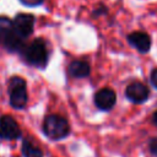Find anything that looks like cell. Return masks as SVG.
<instances>
[{"label":"cell","mask_w":157,"mask_h":157,"mask_svg":"<svg viewBox=\"0 0 157 157\" xmlns=\"http://www.w3.org/2000/svg\"><path fill=\"white\" fill-rule=\"evenodd\" d=\"M21 55L28 65H32L38 69H44L49 60V50L47 42L43 38L33 39L28 45L23 47Z\"/></svg>","instance_id":"1"},{"label":"cell","mask_w":157,"mask_h":157,"mask_svg":"<svg viewBox=\"0 0 157 157\" xmlns=\"http://www.w3.org/2000/svg\"><path fill=\"white\" fill-rule=\"evenodd\" d=\"M0 45L11 53H21L25 47L23 39L13 29L12 20L6 16H0Z\"/></svg>","instance_id":"2"},{"label":"cell","mask_w":157,"mask_h":157,"mask_svg":"<svg viewBox=\"0 0 157 157\" xmlns=\"http://www.w3.org/2000/svg\"><path fill=\"white\" fill-rule=\"evenodd\" d=\"M43 132L52 140H61L69 135L70 125L61 115L50 114L43 121Z\"/></svg>","instance_id":"3"},{"label":"cell","mask_w":157,"mask_h":157,"mask_svg":"<svg viewBox=\"0 0 157 157\" xmlns=\"http://www.w3.org/2000/svg\"><path fill=\"white\" fill-rule=\"evenodd\" d=\"M9 97L10 104L15 109H22L28 101L26 81L21 76H12L9 81Z\"/></svg>","instance_id":"4"},{"label":"cell","mask_w":157,"mask_h":157,"mask_svg":"<svg viewBox=\"0 0 157 157\" xmlns=\"http://www.w3.org/2000/svg\"><path fill=\"white\" fill-rule=\"evenodd\" d=\"M13 29L18 37L23 40L33 33L34 28V16L31 13H17L12 20Z\"/></svg>","instance_id":"5"},{"label":"cell","mask_w":157,"mask_h":157,"mask_svg":"<svg viewBox=\"0 0 157 157\" xmlns=\"http://www.w3.org/2000/svg\"><path fill=\"white\" fill-rule=\"evenodd\" d=\"M21 135V129L11 115L0 117V139L16 140Z\"/></svg>","instance_id":"6"},{"label":"cell","mask_w":157,"mask_h":157,"mask_svg":"<svg viewBox=\"0 0 157 157\" xmlns=\"http://www.w3.org/2000/svg\"><path fill=\"white\" fill-rule=\"evenodd\" d=\"M148 96H150L148 88L142 82H139V81H135V82L130 83L125 90V97L130 102L136 103V104L146 102Z\"/></svg>","instance_id":"7"},{"label":"cell","mask_w":157,"mask_h":157,"mask_svg":"<svg viewBox=\"0 0 157 157\" xmlns=\"http://www.w3.org/2000/svg\"><path fill=\"white\" fill-rule=\"evenodd\" d=\"M117 102V94L112 88H102L94 94V104L101 110H110Z\"/></svg>","instance_id":"8"},{"label":"cell","mask_w":157,"mask_h":157,"mask_svg":"<svg viewBox=\"0 0 157 157\" xmlns=\"http://www.w3.org/2000/svg\"><path fill=\"white\" fill-rule=\"evenodd\" d=\"M128 42L140 53H147L151 48V38L145 32H132L128 36Z\"/></svg>","instance_id":"9"},{"label":"cell","mask_w":157,"mask_h":157,"mask_svg":"<svg viewBox=\"0 0 157 157\" xmlns=\"http://www.w3.org/2000/svg\"><path fill=\"white\" fill-rule=\"evenodd\" d=\"M67 72L70 76L76 77V78H83L87 77L91 72L90 64L83 60H74L69 64L67 66Z\"/></svg>","instance_id":"10"},{"label":"cell","mask_w":157,"mask_h":157,"mask_svg":"<svg viewBox=\"0 0 157 157\" xmlns=\"http://www.w3.org/2000/svg\"><path fill=\"white\" fill-rule=\"evenodd\" d=\"M22 153L25 157H43L42 150L29 140H23L22 142Z\"/></svg>","instance_id":"11"},{"label":"cell","mask_w":157,"mask_h":157,"mask_svg":"<svg viewBox=\"0 0 157 157\" xmlns=\"http://www.w3.org/2000/svg\"><path fill=\"white\" fill-rule=\"evenodd\" d=\"M148 148H150V152L157 157V137H152L148 142Z\"/></svg>","instance_id":"12"},{"label":"cell","mask_w":157,"mask_h":157,"mask_svg":"<svg viewBox=\"0 0 157 157\" xmlns=\"http://www.w3.org/2000/svg\"><path fill=\"white\" fill-rule=\"evenodd\" d=\"M21 1V4H23V5H26V6H39V5H42L43 4V1L44 0H20Z\"/></svg>","instance_id":"13"},{"label":"cell","mask_w":157,"mask_h":157,"mask_svg":"<svg viewBox=\"0 0 157 157\" xmlns=\"http://www.w3.org/2000/svg\"><path fill=\"white\" fill-rule=\"evenodd\" d=\"M150 81H151V85L157 90V67L152 70V72L150 75Z\"/></svg>","instance_id":"14"},{"label":"cell","mask_w":157,"mask_h":157,"mask_svg":"<svg viewBox=\"0 0 157 157\" xmlns=\"http://www.w3.org/2000/svg\"><path fill=\"white\" fill-rule=\"evenodd\" d=\"M105 12H107V9H105L104 6H101L99 9H96V10L93 11V16H99V15L105 13Z\"/></svg>","instance_id":"15"},{"label":"cell","mask_w":157,"mask_h":157,"mask_svg":"<svg viewBox=\"0 0 157 157\" xmlns=\"http://www.w3.org/2000/svg\"><path fill=\"white\" fill-rule=\"evenodd\" d=\"M152 120H153V124L157 126V110L153 113V117H152Z\"/></svg>","instance_id":"16"}]
</instances>
